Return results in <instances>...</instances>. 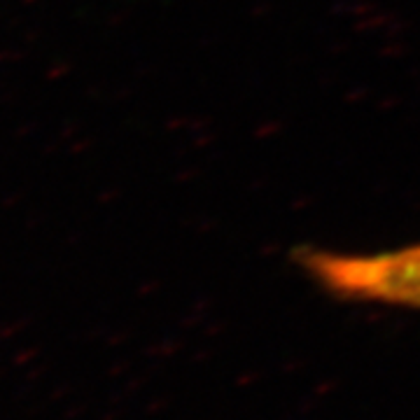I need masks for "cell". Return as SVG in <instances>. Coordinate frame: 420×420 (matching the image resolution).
Instances as JSON below:
<instances>
[{
  "mask_svg": "<svg viewBox=\"0 0 420 420\" xmlns=\"http://www.w3.org/2000/svg\"><path fill=\"white\" fill-rule=\"evenodd\" d=\"M297 262L332 297L420 310V243L383 252L304 250Z\"/></svg>",
  "mask_w": 420,
  "mask_h": 420,
  "instance_id": "6da1fadb",
  "label": "cell"
}]
</instances>
